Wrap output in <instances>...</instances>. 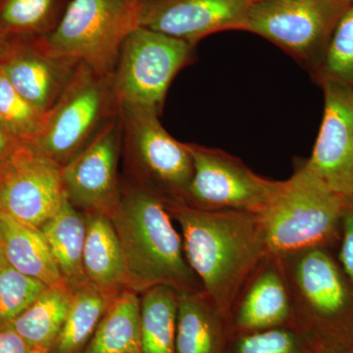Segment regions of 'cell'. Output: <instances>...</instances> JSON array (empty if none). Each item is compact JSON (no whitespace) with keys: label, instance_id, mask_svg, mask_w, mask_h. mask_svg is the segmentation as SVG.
<instances>
[{"label":"cell","instance_id":"6da1fadb","mask_svg":"<svg viewBox=\"0 0 353 353\" xmlns=\"http://www.w3.org/2000/svg\"><path fill=\"white\" fill-rule=\"evenodd\" d=\"M182 231L183 252L204 292L228 317L239 290L269 252L261 214L165 203Z\"/></svg>","mask_w":353,"mask_h":353},{"label":"cell","instance_id":"7a4b0ae2","mask_svg":"<svg viewBox=\"0 0 353 353\" xmlns=\"http://www.w3.org/2000/svg\"><path fill=\"white\" fill-rule=\"evenodd\" d=\"M108 217L122 248L129 290L139 294L157 285L203 290L159 194L122 175L119 201Z\"/></svg>","mask_w":353,"mask_h":353},{"label":"cell","instance_id":"3957f363","mask_svg":"<svg viewBox=\"0 0 353 353\" xmlns=\"http://www.w3.org/2000/svg\"><path fill=\"white\" fill-rule=\"evenodd\" d=\"M333 250L280 256L292 296V325L319 353L353 352V285Z\"/></svg>","mask_w":353,"mask_h":353},{"label":"cell","instance_id":"277c9868","mask_svg":"<svg viewBox=\"0 0 353 353\" xmlns=\"http://www.w3.org/2000/svg\"><path fill=\"white\" fill-rule=\"evenodd\" d=\"M345 203V197L299 161L294 175L261 214L269 252L285 256L309 248H338Z\"/></svg>","mask_w":353,"mask_h":353},{"label":"cell","instance_id":"5b68a950","mask_svg":"<svg viewBox=\"0 0 353 353\" xmlns=\"http://www.w3.org/2000/svg\"><path fill=\"white\" fill-rule=\"evenodd\" d=\"M118 113L112 74H102L81 62L46 114L41 131L29 150L61 169Z\"/></svg>","mask_w":353,"mask_h":353},{"label":"cell","instance_id":"8992f818","mask_svg":"<svg viewBox=\"0 0 353 353\" xmlns=\"http://www.w3.org/2000/svg\"><path fill=\"white\" fill-rule=\"evenodd\" d=\"M152 106L120 103L123 176L150 188L165 203L183 202L194 163L188 143L168 134Z\"/></svg>","mask_w":353,"mask_h":353},{"label":"cell","instance_id":"52a82bcc","mask_svg":"<svg viewBox=\"0 0 353 353\" xmlns=\"http://www.w3.org/2000/svg\"><path fill=\"white\" fill-rule=\"evenodd\" d=\"M141 0H71L59 25L39 38L54 54L113 74L121 48L139 27Z\"/></svg>","mask_w":353,"mask_h":353},{"label":"cell","instance_id":"ba28073f","mask_svg":"<svg viewBox=\"0 0 353 353\" xmlns=\"http://www.w3.org/2000/svg\"><path fill=\"white\" fill-rule=\"evenodd\" d=\"M352 4L341 0H255L243 31L268 39L311 71Z\"/></svg>","mask_w":353,"mask_h":353},{"label":"cell","instance_id":"9c48e42d","mask_svg":"<svg viewBox=\"0 0 353 353\" xmlns=\"http://www.w3.org/2000/svg\"><path fill=\"white\" fill-rule=\"evenodd\" d=\"M196 46L162 32L139 27L121 48L112 74L120 103L152 106L161 111L176 74L194 60Z\"/></svg>","mask_w":353,"mask_h":353},{"label":"cell","instance_id":"30bf717a","mask_svg":"<svg viewBox=\"0 0 353 353\" xmlns=\"http://www.w3.org/2000/svg\"><path fill=\"white\" fill-rule=\"evenodd\" d=\"M194 174L183 203L201 210H238L262 214L284 182L268 180L238 158L215 148L188 143Z\"/></svg>","mask_w":353,"mask_h":353},{"label":"cell","instance_id":"8fae6325","mask_svg":"<svg viewBox=\"0 0 353 353\" xmlns=\"http://www.w3.org/2000/svg\"><path fill=\"white\" fill-rule=\"evenodd\" d=\"M122 148L119 113L90 143L60 169L65 196L83 212L109 216L120 199L118 173Z\"/></svg>","mask_w":353,"mask_h":353},{"label":"cell","instance_id":"7c38bea8","mask_svg":"<svg viewBox=\"0 0 353 353\" xmlns=\"http://www.w3.org/2000/svg\"><path fill=\"white\" fill-rule=\"evenodd\" d=\"M324 113L311 157L309 170L340 196H353V88L327 81Z\"/></svg>","mask_w":353,"mask_h":353},{"label":"cell","instance_id":"4fadbf2b","mask_svg":"<svg viewBox=\"0 0 353 353\" xmlns=\"http://www.w3.org/2000/svg\"><path fill=\"white\" fill-rule=\"evenodd\" d=\"M253 0H145L139 27L196 46L210 34L243 31Z\"/></svg>","mask_w":353,"mask_h":353},{"label":"cell","instance_id":"5bb4252c","mask_svg":"<svg viewBox=\"0 0 353 353\" xmlns=\"http://www.w3.org/2000/svg\"><path fill=\"white\" fill-rule=\"evenodd\" d=\"M60 169L29 150L0 175V212L41 229L63 203Z\"/></svg>","mask_w":353,"mask_h":353},{"label":"cell","instance_id":"9a60e30c","mask_svg":"<svg viewBox=\"0 0 353 353\" xmlns=\"http://www.w3.org/2000/svg\"><path fill=\"white\" fill-rule=\"evenodd\" d=\"M80 63L75 58L50 52L39 38L15 39H9L0 69L26 101L46 114Z\"/></svg>","mask_w":353,"mask_h":353},{"label":"cell","instance_id":"2e32d148","mask_svg":"<svg viewBox=\"0 0 353 353\" xmlns=\"http://www.w3.org/2000/svg\"><path fill=\"white\" fill-rule=\"evenodd\" d=\"M231 334L292 325V296L282 259L268 252L241 285L228 313Z\"/></svg>","mask_w":353,"mask_h":353},{"label":"cell","instance_id":"e0dca14e","mask_svg":"<svg viewBox=\"0 0 353 353\" xmlns=\"http://www.w3.org/2000/svg\"><path fill=\"white\" fill-rule=\"evenodd\" d=\"M231 336L228 317L204 292H178L176 353H225Z\"/></svg>","mask_w":353,"mask_h":353},{"label":"cell","instance_id":"ac0fdd59","mask_svg":"<svg viewBox=\"0 0 353 353\" xmlns=\"http://www.w3.org/2000/svg\"><path fill=\"white\" fill-rule=\"evenodd\" d=\"M85 216L83 268L88 282L106 294L117 296L129 290L119 239L108 215L88 213Z\"/></svg>","mask_w":353,"mask_h":353},{"label":"cell","instance_id":"d6986e66","mask_svg":"<svg viewBox=\"0 0 353 353\" xmlns=\"http://www.w3.org/2000/svg\"><path fill=\"white\" fill-rule=\"evenodd\" d=\"M0 245L7 261L21 273L38 279L53 289L70 292L38 228L0 212Z\"/></svg>","mask_w":353,"mask_h":353},{"label":"cell","instance_id":"ffe728a7","mask_svg":"<svg viewBox=\"0 0 353 353\" xmlns=\"http://www.w3.org/2000/svg\"><path fill=\"white\" fill-rule=\"evenodd\" d=\"M60 275L72 294L90 285L83 268L85 216L65 197L57 214L41 226Z\"/></svg>","mask_w":353,"mask_h":353},{"label":"cell","instance_id":"44dd1931","mask_svg":"<svg viewBox=\"0 0 353 353\" xmlns=\"http://www.w3.org/2000/svg\"><path fill=\"white\" fill-rule=\"evenodd\" d=\"M83 353H141L139 294L126 290L113 299Z\"/></svg>","mask_w":353,"mask_h":353},{"label":"cell","instance_id":"7402d4cb","mask_svg":"<svg viewBox=\"0 0 353 353\" xmlns=\"http://www.w3.org/2000/svg\"><path fill=\"white\" fill-rule=\"evenodd\" d=\"M73 294L48 288L8 326L13 329L32 353H50L63 327L71 307Z\"/></svg>","mask_w":353,"mask_h":353},{"label":"cell","instance_id":"603a6c76","mask_svg":"<svg viewBox=\"0 0 353 353\" xmlns=\"http://www.w3.org/2000/svg\"><path fill=\"white\" fill-rule=\"evenodd\" d=\"M141 353H176L178 292L166 285L139 294Z\"/></svg>","mask_w":353,"mask_h":353},{"label":"cell","instance_id":"cb8c5ba5","mask_svg":"<svg viewBox=\"0 0 353 353\" xmlns=\"http://www.w3.org/2000/svg\"><path fill=\"white\" fill-rule=\"evenodd\" d=\"M117 296L106 294L90 284L74 292L68 315L50 353H83Z\"/></svg>","mask_w":353,"mask_h":353},{"label":"cell","instance_id":"d4e9b609","mask_svg":"<svg viewBox=\"0 0 353 353\" xmlns=\"http://www.w3.org/2000/svg\"><path fill=\"white\" fill-rule=\"evenodd\" d=\"M71 0H0V36L43 38L63 18Z\"/></svg>","mask_w":353,"mask_h":353},{"label":"cell","instance_id":"484cf974","mask_svg":"<svg viewBox=\"0 0 353 353\" xmlns=\"http://www.w3.org/2000/svg\"><path fill=\"white\" fill-rule=\"evenodd\" d=\"M310 73L319 85L333 81L353 88V4L339 21L321 59Z\"/></svg>","mask_w":353,"mask_h":353},{"label":"cell","instance_id":"4316f807","mask_svg":"<svg viewBox=\"0 0 353 353\" xmlns=\"http://www.w3.org/2000/svg\"><path fill=\"white\" fill-rule=\"evenodd\" d=\"M225 353H319L294 325L231 334Z\"/></svg>","mask_w":353,"mask_h":353},{"label":"cell","instance_id":"83f0119b","mask_svg":"<svg viewBox=\"0 0 353 353\" xmlns=\"http://www.w3.org/2000/svg\"><path fill=\"white\" fill-rule=\"evenodd\" d=\"M46 114L26 101L0 69V127L29 148L38 138Z\"/></svg>","mask_w":353,"mask_h":353},{"label":"cell","instance_id":"f1b7e54d","mask_svg":"<svg viewBox=\"0 0 353 353\" xmlns=\"http://www.w3.org/2000/svg\"><path fill=\"white\" fill-rule=\"evenodd\" d=\"M48 288L14 268L6 257L0 260V329L8 326Z\"/></svg>","mask_w":353,"mask_h":353},{"label":"cell","instance_id":"f546056e","mask_svg":"<svg viewBox=\"0 0 353 353\" xmlns=\"http://www.w3.org/2000/svg\"><path fill=\"white\" fill-rule=\"evenodd\" d=\"M336 259L353 285V196L345 199L341 218Z\"/></svg>","mask_w":353,"mask_h":353},{"label":"cell","instance_id":"4dcf8cb0","mask_svg":"<svg viewBox=\"0 0 353 353\" xmlns=\"http://www.w3.org/2000/svg\"><path fill=\"white\" fill-rule=\"evenodd\" d=\"M29 150L24 143L0 127V175Z\"/></svg>","mask_w":353,"mask_h":353},{"label":"cell","instance_id":"1f68e13d","mask_svg":"<svg viewBox=\"0 0 353 353\" xmlns=\"http://www.w3.org/2000/svg\"><path fill=\"white\" fill-rule=\"evenodd\" d=\"M0 353H32L25 341L10 327L0 329Z\"/></svg>","mask_w":353,"mask_h":353},{"label":"cell","instance_id":"d6a6232c","mask_svg":"<svg viewBox=\"0 0 353 353\" xmlns=\"http://www.w3.org/2000/svg\"><path fill=\"white\" fill-rule=\"evenodd\" d=\"M8 46L9 39L2 38V37L0 36V61H1L2 57H4V54H6Z\"/></svg>","mask_w":353,"mask_h":353},{"label":"cell","instance_id":"836d02e7","mask_svg":"<svg viewBox=\"0 0 353 353\" xmlns=\"http://www.w3.org/2000/svg\"><path fill=\"white\" fill-rule=\"evenodd\" d=\"M4 257L6 256H4L3 252H2L1 245H0V260L3 259Z\"/></svg>","mask_w":353,"mask_h":353},{"label":"cell","instance_id":"e575fe53","mask_svg":"<svg viewBox=\"0 0 353 353\" xmlns=\"http://www.w3.org/2000/svg\"><path fill=\"white\" fill-rule=\"evenodd\" d=\"M255 1V0H253ZM341 1L350 2V3H353V0H341Z\"/></svg>","mask_w":353,"mask_h":353},{"label":"cell","instance_id":"d590c367","mask_svg":"<svg viewBox=\"0 0 353 353\" xmlns=\"http://www.w3.org/2000/svg\"><path fill=\"white\" fill-rule=\"evenodd\" d=\"M348 353H353V352H348Z\"/></svg>","mask_w":353,"mask_h":353},{"label":"cell","instance_id":"8d00e7d4","mask_svg":"<svg viewBox=\"0 0 353 353\" xmlns=\"http://www.w3.org/2000/svg\"><path fill=\"white\" fill-rule=\"evenodd\" d=\"M141 1H145V0H141Z\"/></svg>","mask_w":353,"mask_h":353}]
</instances>
